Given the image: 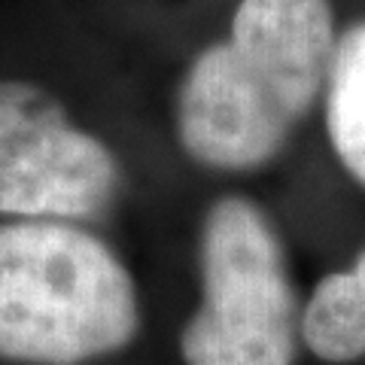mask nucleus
<instances>
[{"label":"nucleus","mask_w":365,"mask_h":365,"mask_svg":"<svg viewBox=\"0 0 365 365\" xmlns=\"http://www.w3.org/2000/svg\"><path fill=\"white\" fill-rule=\"evenodd\" d=\"M332 0H235L170 86V134L189 165L253 177L323 110L338 49Z\"/></svg>","instance_id":"f257e3e1"},{"label":"nucleus","mask_w":365,"mask_h":365,"mask_svg":"<svg viewBox=\"0 0 365 365\" xmlns=\"http://www.w3.org/2000/svg\"><path fill=\"white\" fill-rule=\"evenodd\" d=\"M143 326L140 280L101 225L0 220L4 365H101Z\"/></svg>","instance_id":"f03ea898"},{"label":"nucleus","mask_w":365,"mask_h":365,"mask_svg":"<svg viewBox=\"0 0 365 365\" xmlns=\"http://www.w3.org/2000/svg\"><path fill=\"white\" fill-rule=\"evenodd\" d=\"M195 304L177 332L182 365H299L304 299L283 235L247 192H222L195 232Z\"/></svg>","instance_id":"7ed1b4c3"},{"label":"nucleus","mask_w":365,"mask_h":365,"mask_svg":"<svg viewBox=\"0 0 365 365\" xmlns=\"http://www.w3.org/2000/svg\"><path fill=\"white\" fill-rule=\"evenodd\" d=\"M128 168L61 88L0 73V220L101 225L122 204Z\"/></svg>","instance_id":"20e7f679"},{"label":"nucleus","mask_w":365,"mask_h":365,"mask_svg":"<svg viewBox=\"0 0 365 365\" xmlns=\"http://www.w3.org/2000/svg\"><path fill=\"white\" fill-rule=\"evenodd\" d=\"M304 353L326 365L365 359V247L347 268L323 274L304 299Z\"/></svg>","instance_id":"39448f33"},{"label":"nucleus","mask_w":365,"mask_h":365,"mask_svg":"<svg viewBox=\"0 0 365 365\" xmlns=\"http://www.w3.org/2000/svg\"><path fill=\"white\" fill-rule=\"evenodd\" d=\"M319 116L338 165L365 189V19L338 34Z\"/></svg>","instance_id":"423d86ee"}]
</instances>
